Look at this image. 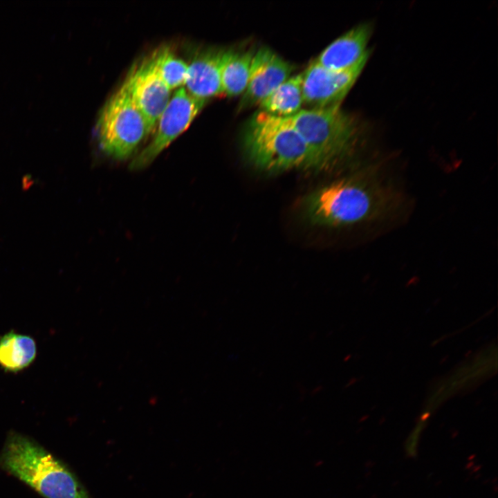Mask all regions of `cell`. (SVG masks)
<instances>
[{
	"label": "cell",
	"instance_id": "6da1fadb",
	"mask_svg": "<svg viewBox=\"0 0 498 498\" xmlns=\"http://www.w3.org/2000/svg\"><path fill=\"white\" fill-rule=\"evenodd\" d=\"M391 202L392 194L371 172L316 190L306 197L304 206L314 223L342 226L380 216Z\"/></svg>",
	"mask_w": 498,
	"mask_h": 498
},
{
	"label": "cell",
	"instance_id": "7a4b0ae2",
	"mask_svg": "<svg viewBox=\"0 0 498 498\" xmlns=\"http://www.w3.org/2000/svg\"><path fill=\"white\" fill-rule=\"evenodd\" d=\"M0 469L44 498H91L75 473L34 439L11 431L0 452Z\"/></svg>",
	"mask_w": 498,
	"mask_h": 498
},
{
	"label": "cell",
	"instance_id": "3957f363",
	"mask_svg": "<svg viewBox=\"0 0 498 498\" xmlns=\"http://www.w3.org/2000/svg\"><path fill=\"white\" fill-rule=\"evenodd\" d=\"M243 144L249 160L266 172L322 169L311 149L286 118L261 111L257 112L246 123Z\"/></svg>",
	"mask_w": 498,
	"mask_h": 498
},
{
	"label": "cell",
	"instance_id": "277c9868",
	"mask_svg": "<svg viewBox=\"0 0 498 498\" xmlns=\"http://www.w3.org/2000/svg\"><path fill=\"white\" fill-rule=\"evenodd\" d=\"M286 118L302 137L322 169L347 157L356 145V123L340 105L302 109Z\"/></svg>",
	"mask_w": 498,
	"mask_h": 498
},
{
	"label": "cell",
	"instance_id": "5b68a950",
	"mask_svg": "<svg viewBox=\"0 0 498 498\" xmlns=\"http://www.w3.org/2000/svg\"><path fill=\"white\" fill-rule=\"evenodd\" d=\"M96 131L100 149L119 160L128 158L149 133L145 119L122 85L101 109Z\"/></svg>",
	"mask_w": 498,
	"mask_h": 498
},
{
	"label": "cell",
	"instance_id": "8992f818",
	"mask_svg": "<svg viewBox=\"0 0 498 498\" xmlns=\"http://www.w3.org/2000/svg\"><path fill=\"white\" fill-rule=\"evenodd\" d=\"M206 102V100L192 95L185 87L176 89L157 122L153 139L132 160L129 169L139 170L149 165L189 127Z\"/></svg>",
	"mask_w": 498,
	"mask_h": 498
},
{
	"label": "cell",
	"instance_id": "52a82bcc",
	"mask_svg": "<svg viewBox=\"0 0 498 498\" xmlns=\"http://www.w3.org/2000/svg\"><path fill=\"white\" fill-rule=\"evenodd\" d=\"M369 56L344 71L328 70L315 60L302 73L304 104L308 109L340 105L360 74Z\"/></svg>",
	"mask_w": 498,
	"mask_h": 498
},
{
	"label": "cell",
	"instance_id": "ba28073f",
	"mask_svg": "<svg viewBox=\"0 0 498 498\" xmlns=\"http://www.w3.org/2000/svg\"><path fill=\"white\" fill-rule=\"evenodd\" d=\"M122 86L142 114L150 133L171 98V89L149 57L131 68Z\"/></svg>",
	"mask_w": 498,
	"mask_h": 498
},
{
	"label": "cell",
	"instance_id": "9c48e42d",
	"mask_svg": "<svg viewBox=\"0 0 498 498\" xmlns=\"http://www.w3.org/2000/svg\"><path fill=\"white\" fill-rule=\"evenodd\" d=\"M294 66L270 48L255 51L247 86L238 104L243 111L259 105L277 87L290 77Z\"/></svg>",
	"mask_w": 498,
	"mask_h": 498
},
{
	"label": "cell",
	"instance_id": "30bf717a",
	"mask_svg": "<svg viewBox=\"0 0 498 498\" xmlns=\"http://www.w3.org/2000/svg\"><path fill=\"white\" fill-rule=\"evenodd\" d=\"M370 35L371 28L368 24L359 25L330 44L315 61L331 71L351 68L369 56L366 46Z\"/></svg>",
	"mask_w": 498,
	"mask_h": 498
},
{
	"label": "cell",
	"instance_id": "8fae6325",
	"mask_svg": "<svg viewBox=\"0 0 498 498\" xmlns=\"http://www.w3.org/2000/svg\"><path fill=\"white\" fill-rule=\"evenodd\" d=\"M221 50L202 49L187 64L184 84L193 96L208 100L223 94L219 62Z\"/></svg>",
	"mask_w": 498,
	"mask_h": 498
},
{
	"label": "cell",
	"instance_id": "7c38bea8",
	"mask_svg": "<svg viewBox=\"0 0 498 498\" xmlns=\"http://www.w3.org/2000/svg\"><path fill=\"white\" fill-rule=\"evenodd\" d=\"M255 51L221 50L219 71L223 94L229 97L243 94L247 86Z\"/></svg>",
	"mask_w": 498,
	"mask_h": 498
},
{
	"label": "cell",
	"instance_id": "4fadbf2b",
	"mask_svg": "<svg viewBox=\"0 0 498 498\" xmlns=\"http://www.w3.org/2000/svg\"><path fill=\"white\" fill-rule=\"evenodd\" d=\"M261 111L269 115L288 118L302 109V73L289 77L277 87L259 104Z\"/></svg>",
	"mask_w": 498,
	"mask_h": 498
},
{
	"label": "cell",
	"instance_id": "5bb4252c",
	"mask_svg": "<svg viewBox=\"0 0 498 498\" xmlns=\"http://www.w3.org/2000/svg\"><path fill=\"white\" fill-rule=\"evenodd\" d=\"M37 356V345L30 335L10 331L0 338V366L17 373L29 367Z\"/></svg>",
	"mask_w": 498,
	"mask_h": 498
},
{
	"label": "cell",
	"instance_id": "9a60e30c",
	"mask_svg": "<svg viewBox=\"0 0 498 498\" xmlns=\"http://www.w3.org/2000/svg\"><path fill=\"white\" fill-rule=\"evenodd\" d=\"M149 57L160 77L171 90L184 84L187 64L177 57L169 46L160 47Z\"/></svg>",
	"mask_w": 498,
	"mask_h": 498
}]
</instances>
